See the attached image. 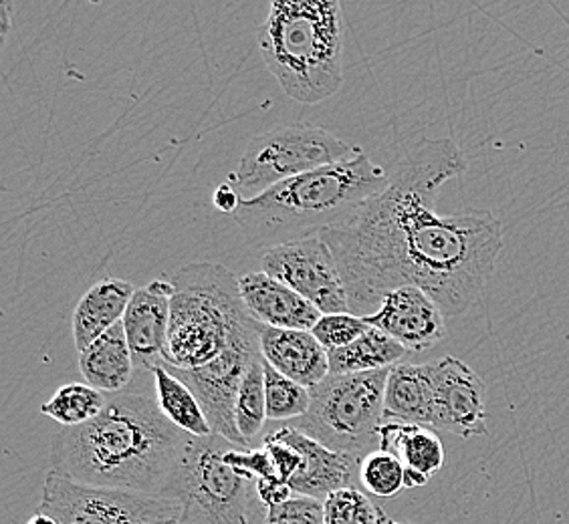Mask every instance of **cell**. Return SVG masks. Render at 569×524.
I'll list each match as a JSON object with an SVG mask.
<instances>
[{
  "label": "cell",
  "mask_w": 569,
  "mask_h": 524,
  "mask_svg": "<svg viewBox=\"0 0 569 524\" xmlns=\"http://www.w3.org/2000/svg\"><path fill=\"white\" fill-rule=\"evenodd\" d=\"M360 488L378 498H392L400 494L406 488L402 462L382 450L368 454L360 464Z\"/></svg>",
  "instance_id": "4316f807"
},
{
  "label": "cell",
  "mask_w": 569,
  "mask_h": 524,
  "mask_svg": "<svg viewBox=\"0 0 569 524\" xmlns=\"http://www.w3.org/2000/svg\"><path fill=\"white\" fill-rule=\"evenodd\" d=\"M79 370L86 383L103 393H120L132 383L138 372L123 323L106 331L88 350L79 353Z\"/></svg>",
  "instance_id": "44dd1931"
},
{
  "label": "cell",
  "mask_w": 569,
  "mask_h": 524,
  "mask_svg": "<svg viewBox=\"0 0 569 524\" xmlns=\"http://www.w3.org/2000/svg\"><path fill=\"white\" fill-rule=\"evenodd\" d=\"M469 162L450 138L422 140L398 160L380 196L319 236L340 266L351 315H372L382 296L418 286L447 318L471 309L503 251V224L489 210L437 214L442 187Z\"/></svg>",
  "instance_id": "6da1fadb"
},
{
  "label": "cell",
  "mask_w": 569,
  "mask_h": 524,
  "mask_svg": "<svg viewBox=\"0 0 569 524\" xmlns=\"http://www.w3.org/2000/svg\"><path fill=\"white\" fill-rule=\"evenodd\" d=\"M239 289L247 311L264 328L311 331L321 319L306 296L263 271L239 276Z\"/></svg>",
  "instance_id": "2e32d148"
},
{
  "label": "cell",
  "mask_w": 569,
  "mask_h": 524,
  "mask_svg": "<svg viewBox=\"0 0 569 524\" xmlns=\"http://www.w3.org/2000/svg\"><path fill=\"white\" fill-rule=\"evenodd\" d=\"M388 182L390 174L363 152L242 200L232 220L251 246L269 251L348 224Z\"/></svg>",
  "instance_id": "3957f363"
},
{
  "label": "cell",
  "mask_w": 569,
  "mask_h": 524,
  "mask_svg": "<svg viewBox=\"0 0 569 524\" xmlns=\"http://www.w3.org/2000/svg\"><path fill=\"white\" fill-rule=\"evenodd\" d=\"M170 279H153L152 283L136 289L132 303L121 321L138 372H152L156 365L164 363L170 325Z\"/></svg>",
  "instance_id": "9a60e30c"
},
{
  "label": "cell",
  "mask_w": 569,
  "mask_h": 524,
  "mask_svg": "<svg viewBox=\"0 0 569 524\" xmlns=\"http://www.w3.org/2000/svg\"><path fill=\"white\" fill-rule=\"evenodd\" d=\"M150 373L153 377L156 402L168 422H172L188 436L210 437L214 434L209 417L187 383L178 380L174 373L166 367V363L156 365Z\"/></svg>",
  "instance_id": "7402d4cb"
},
{
  "label": "cell",
  "mask_w": 569,
  "mask_h": 524,
  "mask_svg": "<svg viewBox=\"0 0 569 524\" xmlns=\"http://www.w3.org/2000/svg\"><path fill=\"white\" fill-rule=\"evenodd\" d=\"M380 524H400V523H396V521H392V518H390V516H388V514H383V518H382V521H380Z\"/></svg>",
  "instance_id": "d590c367"
},
{
  "label": "cell",
  "mask_w": 569,
  "mask_h": 524,
  "mask_svg": "<svg viewBox=\"0 0 569 524\" xmlns=\"http://www.w3.org/2000/svg\"><path fill=\"white\" fill-rule=\"evenodd\" d=\"M229 440L212 434L192 437L180 460L172 503L187 524H264L267 506L259 501L257 478L224 460Z\"/></svg>",
  "instance_id": "8992f818"
},
{
  "label": "cell",
  "mask_w": 569,
  "mask_h": 524,
  "mask_svg": "<svg viewBox=\"0 0 569 524\" xmlns=\"http://www.w3.org/2000/svg\"><path fill=\"white\" fill-rule=\"evenodd\" d=\"M257 494H259V501L271 508V506H279V504L291 501L296 494L291 491V486L283 481H259L257 482Z\"/></svg>",
  "instance_id": "1f68e13d"
},
{
  "label": "cell",
  "mask_w": 569,
  "mask_h": 524,
  "mask_svg": "<svg viewBox=\"0 0 569 524\" xmlns=\"http://www.w3.org/2000/svg\"><path fill=\"white\" fill-rule=\"evenodd\" d=\"M106 404L108 393L99 392L89 383H66L41 405V414L49 415L63 427L83 426L98 417Z\"/></svg>",
  "instance_id": "d4e9b609"
},
{
  "label": "cell",
  "mask_w": 569,
  "mask_h": 524,
  "mask_svg": "<svg viewBox=\"0 0 569 524\" xmlns=\"http://www.w3.org/2000/svg\"><path fill=\"white\" fill-rule=\"evenodd\" d=\"M366 331H370V325L363 321V318L351 315V313L321 315L318 325L311 329V333L328 350V353L350 345L356 339H360Z\"/></svg>",
  "instance_id": "f1b7e54d"
},
{
  "label": "cell",
  "mask_w": 569,
  "mask_h": 524,
  "mask_svg": "<svg viewBox=\"0 0 569 524\" xmlns=\"http://www.w3.org/2000/svg\"><path fill=\"white\" fill-rule=\"evenodd\" d=\"M445 313L427 291L418 286H400L386 293L372 315L363 321L395 339L406 351L432 350L447 335Z\"/></svg>",
  "instance_id": "4fadbf2b"
},
{
  "label": "cell",
  "mask_w": 569,
  "mask_h": 524,
  "mask_svg": "<svg viewBox=\"0 0 569 524\" xmlns=\"http://www.w3.org/2000/svg\"><path fill=\"white\" fill-rule=\"evenodd\" d=\"M172 283L164 363L194 370L217 360L230 341L259 328L242 303L239 276L217 262H192Z\"/></svg>",
  "instance_id": "5b68a950"
},
{
  "label": "cell",
  "mask_w": 569,
  "mask_h": 524,
  "mask_svg": "<svg viewBox=\"0 0 569 524\" xmlns=\"http://www.w3.org/2000/svg\"><path fill=\"white\" fill-rule=\"evenodd\" d=\"M264 524H326L323 501L296 494L291 501L267 508Z\"/></svg>",
  "instance_id": "f546056e"
},
{
  "label": "cell",
  "mask_w": 569,
  "mask_h": 524,
  "mask_svg": "<svg viewBox=\"0 0 569 524\" xmlns=\"http://www.w3.org/2000/svg\"><path fill=\"white\" fill-rule=\"evenodd\" d=\"M435 363H398L388 375L383 393V422L432 427Z\"/></svg>",
  "instance_id": "d6986e66"
},
{
  "label": "cell",
  "mask_w": 569,
  "mask_h": 524,
  "mask_svg": "<svg viewBox=\"0 0 569 524\" xmlns=\"http://www.w3.org/2000/svg\"><path fill=\"white\" fill-rule=\"evenodd\" d=\"M241 202V194L237 192V188L230 184L229 180H227L224 184H220V187L214 190V194H212V204H214V208H217L219 212L230 214V216L239 210Z\"/></svg>",
  "instance_id": "d6a6232c"
},
{
  "label": "cell",
  "mask_w": 569,
  "mask_h": 524,
  "mask_svg": "<svg viewBox=\"0 0 569 524\" xmlns=\"http://www.w3.org/2000/svg\"><path fill=\"white\" fill-rule=\"evenodd\" d=\"M390 370L328 375L309 390V412L291 426L328 449L366 458L380 449L378 430L383 424V393Z\"/></svg>",
  "instance_id": "52a82bcc"
},
{
  "label": "cell",
  "mask_w": 569,
  "mask_h": 524,
  "mask_svg": "<svg viewBox=\"0 0 569 524\" xmlns=\"http://www.w3.org/2000/svg\"><path fill=\"white\" fill-rule=\"evenodd\" d=\"M360 153V145L343 142L319 125H277L252 138L237 170L230 172L229 182L242 200H251L291 178L346 162Z\"/></svg>",
  "instance_id": "ba28073f"
},
{
  "label": "cell",
  "mask_w": 569,
  "mask_h": 524,
  "mask_svg": "<svg viewBox=\"0 0 569 524\" xmlns=\"http://www.w3.org/2000/svg\"><path fill=\"white\" fill-rule=\"evenodd\" d=\"M41 513L59 524H162L180 518L182 508L152 496L77 484L47 472Z\"/></svg>",
  "instance_id": "9c48e42d"
},
{
  "label": "cell",
  "mask_w": 569,
  "mask_h": 524,
  "mask_svg": "<svg viewBox=\"0 0 569 524\" xmlns=\"http://www.w3.org/2000/svg\"><path fill=\"white\" fill-rule=\"evenodd\" d=\"M261 271L306 296L321 315L350 313L340 266L321 236H309L263 251Z\"/></svg>",
  "instance_id": "8fae6325"
},
{
  "label": "cell",
  "mask_w": 569,
  "mask_h": 524,
  "mask_svg": "<svg viewBox=\"0 0 569 524\" xmlns=\"http://www.w3.org/2000/svg\"><path fill=\"white\" fill-rule=\"evenodd\" d=\"M326 524H380L383 511L361 488H341L323 501Z\"/></svg>",
  "instance_id": "83f0119b"
},
{
  "label": "cell",
  "mask_w": 569,
  "mask_h": 524,
  "mask_svg": "<svg viewBox=\"0 0 569 524\" xmlns=\"http://www.w3.org/2000/svg\"><path fill=\"white\" fill-rule=\"evenodd\" d=\"M263 357L261 353V325L232 339L229 347L217 360L194 370H176L166 363L178 380L187 383L197 395L204 414L209 417L214 434L229 440L230 444L244 446L234 424V405L242 377L252 361ZM247 449V446H244Z\"/></svg>",
  "instance_id": "30bf717a"
},
{
  "label": "cell",
  "mask_w": 569,
  "mask_h": 524,
  "mask_svg": "<svg viewBox=\"0 0 569 524\" xmlns=\"http://www.w3.org/2000/svg\"><path fill=\"white\" fill-rule=\"evenodd\" d=\"M264 395H267V420L273 424H293L309 412L311 392L301 383L284 377L264 361Z\"/></svg>",
  "instance_id": "484cf974"
},
{
  "label": "cell",
  "mask_w": 569,
  "mask_h": 524,
  "mask_svg": "<svg viewBox=\"0 0 569 524\" xmlns=\"http://www.w3.org/2000/svg\"><path fill=\"white\" fill-rule=\"evenodd\" d=\"M432 427L457 436H487V385L465 361L447 355L435 363Z\"/></svg>",
  "instance_id": "7c38bea8"
},
{
  "label": "cell",
  "mask_w": 569,
  "mask_h": 524,
  "mask_svg": "<svg viewBox=\"0 0 569 524\" xmlns=\"http://www.w3.org/2000/svg\"><path fill=\"white\" fill-rule=\"evenodd\" d=\"M11 11H12V2L9 0H2L0 2V21H2V43H4V39H7V34L11 31Z\"/></svg>",
  "instance_id": "836d02e7"
},
{
  "label": "cell",
  "mask_w": 569,
  "mask_h": 524,
  "mask_svg": "<svg viewBox=\"0 0 569 524\" xmlns=\"http://www.w3.org/2000/svg\"><path fill=\"white\" fill-rule=\"evenodd\" d=\"M267 395H264V360L252 361L242 377L237 405H234V424L247 449H254L259 436L263 437L267 426Z\"/></svg>",
  "instance_id": "cb8c5ba5"
},
{
  "label": "cell",
  "mask_w": 569,
  "mask_h": 524,
  "mask_svg": "<svg viewBox=\"0 0 569 524\" xmlns=\"http://www.w3.org/2000/svg\"><path fill=\"white\" fill-rule=\"evenodd\" d=\"M273 432L283 437L284 442H289L303 458L301 468L289 481V486L297 496L326 501L331 492L360 488L361 458L358 456L328 449L291 424L277 427Z\"/></svg>",
  "instance_id": "5bb4252c"
},
{
  "label": "cell",
  "mask_w": 569,
  "mask_h": 524,
  "mask_svg": "<svg viewBox=\"0 0 569 524\" xmlns=\"http://www.w3.org/2000/svg\"><path fill=\"white\" fill-rule=\"evenodd\" d=\"M261 446L267 450L269 458L273 462L279 481L289 484V481L296 476L299 468H301V464H303L301 454H299L289 442H284L283 437L277 436L273 430H267V432H264Z\"/></svg>",
  "instance_id": "4dcf8cb0"
},
{
  "label": "cell",
  "mask_w": 569,
  "mask_h": 524,
  "mask_svg": "<svg viewBox=\"0 0 569 524\" xmlns=\"http://www.w3.org/2000/svg\"><path fill=\"white\" fill-rule=\"evenodd\" d=\"M257 44L287 98L316 105L340 91L346 19L338 0H274Z\"/></svg>",
  "instance_id": "277c9868"
},
{
  "label": "cell",
  "mask_w": 569,
  "mask_h": 524,
  "mask_svg": "<svg viewBox=\"0 0 569 524\" xmlns=\"http://www.w3.org/2000/svg\"><path fill=\"white\" fill-rule=\"evenodd\" d=\"M380 449L402 462L406 488L427 486L430 478L445 466V446L432 427L405 422H383Z\"/></svg>",
  "instance_id": "ac0fdd59"
},
{
  "label": "cell",
  "mask_w": 569,
  "mask_h": 524,
  "mask_svg": "<svg viewBox=\"0 0 569 524\" xmlns=\"http://www.w3.org/2000/svg\"><path fill=\"white\" fill-rule=\"evenodd\" d=\"M188 440L166 420L152 393H108L98 417L57 432L51 470L77 484L172 503Z\"/></svg>",
  "instance_id": "7a4b0ae2"
},
{
  "label": "cell",
  "mask_w": 569,
  "mask_h": 524,
  "mask_svg": "<svg viewBox=\"0 0 569 524\" xmlns=\"http://www.w3.org/2000/svg\"><path fill=\"white\" fill-rule=\"evenodd\" d=\"M408 351L382 331L370 328L341 350L329 351V375L380 372L402 363Z\"/></svg>",
  "instance_id": "603a6c76"
},
{
  "label": "cell",
  "mask_w": 569,
  "mask_h": 524,
  "mask_svg": "<svg viewBox=\"0 0 569 524\" xmlns=\"http://www.w3.org/2000/svg\"><path fill=\"white\" fill-rule=\"evenodd\" d=\"M162 524H187V523H182V521H180V518H176V521H168V523H162Z\"/></svg>",
  "instance_id": "8d00e7d4"
},
{
  "label": "cell",
  "mask_w": 569,
  "mask_h": 524,
  "mask_svg": "<svg viewBox=\"0 0 569 524\" xmlns=\"http://www.w3.org/2000/svg\"><path fill=\"white\" fill-rule=\"evenodd\" d=\"M27 524H59L57 523L53 516H49V514L41 513V511H37V513L29 518V523Z\"/></svg>",
  "instance_id": "e575fe53"
},
{
  "label": "cell",
  "mask_w": 569,
  "mask_h": 524,
  "mask_svg": "<svg viewBox=\"0 0 569 524\" xmlns=\"http://www.w3.org/2000/svg\"><path fill=\"white\" fill-rule=\"evenodd\" d=\"M261 353L271 367L307 390L318 387L329 375L328 350L311 331L261 325Z\"/></svg>",
  "instance_id": "e0dca14e"
},
{
  "label": "cell",
  "mask_w": 569,
  "mask_h": 524,
  "mask_svg": "<svg viewBox=\"0 0 569 524\" xmlns=\"http://www.w3.org/2000/svg\"><path fill=\"white\" fill-rule=\"evenodd\" d=\"M133 293L136 286L132 283L116 276H106L81 296L71 321L77 353L88 350L106 331L123 321Z\"/></svg>",
  "instance_id": "ffe728a7"
}]
</instances>
